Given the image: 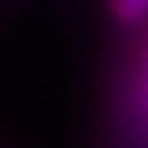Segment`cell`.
I'll use <instances>...</instances> for the list:
<instances>
[{
	"label": "cell",
	"instance_id": "obj_1",
	"mask_svg": "<svg viewBox=\"0 0 148 148\" xmlns=\"http://www.w3.org/2000/svg\"><path fill=\"white\" fill-rule=\"evenodd\" d=\"M109 10L122 27H135L148 16V0H109Z\"/></svg>",
	"mask_w": 148,
	"mask_h": 148
},
{
	"label": "cell",
	"instance_id": "obj_2",
	"mask_svg": "<svg viewBox=\"0 0 148 148\" xmlns=\"http://www.w3.org/2000/svg\"><path fill=\"white\" fill-rule=\"evenodd\" d=\"M142 109L148 112V59H145V69H142Z\"/></svg>",
	"mask_w": 148,
	"mask_h": 148
}]
</instances>
